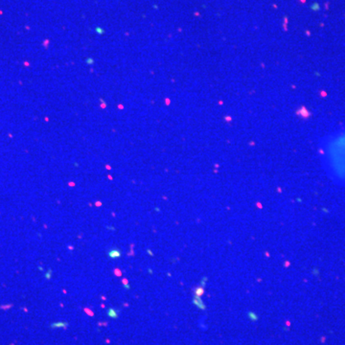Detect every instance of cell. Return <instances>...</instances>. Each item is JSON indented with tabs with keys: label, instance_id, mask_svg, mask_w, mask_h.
<instances>
[{
	"label": "cell",
	"instance_id": "1",
	"mask_svg": "<svg viewBox=\"0 0 345 345\" xmlns=\"http://www.w3.org/2000/svg\"><path fill=\"white\" fill-rule=\"evenodd\" d=\"M318 157L328 179L334 184L345 187V125L321 137Z\"/></svg>",
	"mask_w": 345,
	"mask_h": 345
}]
</instances>
